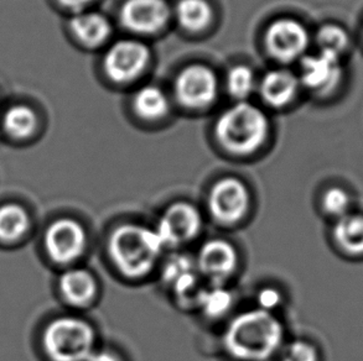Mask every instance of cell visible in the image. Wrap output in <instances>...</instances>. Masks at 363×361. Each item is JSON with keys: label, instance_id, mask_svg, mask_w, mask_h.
<instances>
[{"label": "cell", "instance_id": "cell-1", "mask_svg": "<svg viewBox=\"0 0 363 361\" xmlns=\"http://www.w3.org/2000/svg\"><path fill=\"white\" fill-rule=\"evenodd\" d=\"M222 344L236 361H269L284 345V327L275 313L245 311L227 324Z\"/></svg>", "mask_w": 363, "mask_h": 361}, {"label": "cell", "instance_id": "cell-2", "mask_svg": "<svg viewBox=\"0 0 363 361\" xmlns=\"http://www.w3.org/2000/svg\"><path fill=\"white\" fill-rule=\"evenodd\" d=\"M107 248L114 268L130 280L149 276L165 250L154 228L137 223L116 227L109 235Z\"/></svg>", "mask_w": 363, "mask_h": 361}, {"label": "cell", "instance_id": "cell-3", "mask_svg": "<svg viewBox=\"0 0 363 361\" xmlns=\"http://www.w3.org/2000/svg\"><path fill=\"white\" fill-rule=\"evenodd\" d=\"M269 119L262 109L238 102L222 113L216 122V137L223 150L236 156L258 151L269 137Z\"/></svg>", "mask_w": 363, "mask_h": 361}, {"label": "cell", "instance_id": "cell-4", "mask_svg": "<svg viewBox=\"0 0 363 361\" xmlns=\"http://www.w3.org/2000/svg\"><path fill=\"white\" fill-rule=\"evenodd\" d=\"M43 347L52 361H89L96 352V332L82 318H56L45 328Z\"/></svg>", "mask_w": 363, "mask_h": 361}, {"label": "cell", "instance_id": "cell-5", "mask_svg": "<svg viewBox=\"0 0 363 361\" xmlns=\"http://www.w3.org/2000/svg\"><path fill=\"white\" fill-rule=\"evenodd\" d=\"M252 195L245 182L236 177H225L212 185L207 197V210L215 223L235 227L250 214Z\"/></svg>", "mask_w": 363, "mask_h": 361}, {"label": "cell", "instance_id": "cell-6", "mask_svg": "<svg viewBox=\"0 0 363 361\" xmlns=\"http://www.w3.org/2000/svg\"><path fill=\"white\" fill-rule=\"evenodd\" d=\"M203 219L196 205L179 200L169 205L157 220L154 229L164 248H179L189 244L201 234Z\"/></svg>", "mask_w": 363, "mask_h": 361}, {"label": "cell", "instance_id": "cell-7", "mask_svg": "<svg viewBox=\"0 0 363 361\" xmlns=\"http://www.w3.org/2000/svg\"><path fill=\"white\" fill-rule=\"evenodd\" d=\"M150 59L152 52L144 42L139 40H121L104 55V72L116 84H130L144 74Z\"/></svg>", "mask_w": 363, "mask_h": 361}, {"label": "cell", "instance_id": "cell-8", "mask_svg": "<svg viewBox=\"0 0 363 361\" xmlns=\"http://www.w3.org/2000/svg\"><path fill=\"white\" fill-rule=\"evenodd\" d=\"M87 243L84 225L71 218L55 220L45 231V251L55 264H74L84 256Z\"/></svg>", "mask_w": 363, "mask_h": 361}, {"label": "cell", "instance_id": "cell-9", "mask_svg": "<svg viewBox=\"0 0 363 361\" xmlns=\"http://www.w3.org/2000/svg\"><path fill=\"white\" fill-rule=\"evenodd\" d=\"M200 277L210 282V286L225 287L236 275L240 265V255L236 246L225 239H210L202 244L195 259Z\"/></svg>", "mask_w": 363, "mask_h": 361}, {"label": "cell", "instance_id": "cell-10", "mask_svg": "<svg viewBox=\"0 0 363 361\" xmlns=\"http://www.w3.org/2000/svg\"><path fill=\"white\" fill-rule=\"evenodd\" d=\"M265 47L275 59L289 64L301 59L309 47L310 36L298 20L280 18L267 28Z\"/></svg>", "mask_w": 363, "mask_h": 361}, {"label": "cell", "instance_id": "cell-11", "mask_svg": "<svg viewBox=\"0 0 363 361\" xmlns=\"http://www.w3.org/2000/svg\"><path fill=\"white\" fill-rule=\"evenodd\" d=\"M175 96L184 107L203 109L218 96L216 74L203 64H191L182 69L175 79Z\"/></svg>", "mask_w": 363, "mask_h": 361}, {"label": "cell", "instance_id": "cell-12", "mask_svg": "<svg viewBox=\"0 0 363 361\" xmlns=\"http://www.w3.org/2000/svg\"><path fill=\"white\" fill-rule=\"evenodd\" d=\"M172 15L165 0H125L119 18L133 34L152 36L167 28Z\"/></svg>", "mask_w": 363, "mask_h": 361}, {"label": "cell", "instance_id": "cell-13", "mask_svg": "<svg viewBox=\"0 0 363 361\" xmlns=\"http://www.w3.org/2000/svg\"><path fill=\"white\" fill-rule=\"evenodd\" d=\"M342 77L340 57L335 55L319 52L308 56L301 62L300 84L318 93H326L339 84Z\"/></svg>", "mask_w": 363, "mask_h": 361}, {"label": "cell", "instance_id": "cell-14", "mask_svg": "<svg viewBox=\"0 0 363 361\" xmlns=\"http://www.w3.org/2000/svg\"><path fill=\"white\" fill-rule=\"evenodd\" d=\"M59 290L67 304L74 308H86L99 296V282L89 270L72 268L61 275Z\"/></svg>", "mask_w": 363, "mask_h": 361}, {"label": "cell", "instance_id": "cell-15", "mask_svg": "<svg viewBox=\"0 0 363 361\" xmlns=\"http://www.w3.org/2000/svg\"><path fill=\"white\" fill-rule=\"evenodd\" d=\"M69 29L76 41L89 49L102 46L112 35V24L108 18L91 10L72 15Z\"/></svg>", "mask_w": 363, "mask_h": 361}, {"label": "cell", "instance_id": "cell-16", "mask_svg": "<svg viewBox=\"0 0 363 361\" xmlns=\"http://www.w3.org/2000/svg\"><path fill=\"white\" fill-rule=\"evenodd\" d=\"M300 81L288 69H272L259 84L260 97L270 107L283 108L294 101L299 92Z\"/></svg>", "mask_w": 363, "mask_h": 361}, {"label": "cell", "instance_id": "cell-17", "mask_svg": "<svg viewBox=\"0 0 363 361\" xmlns=\"http://www.w3.org/2000/svg\"><path fill=\"white\" fill-rule=\"evenodd\" d=\"M335 248L350 259L363 258V214L351 212L335 222L331 231Z\"/></svg>", "mask_w": 363, "mask_h": 361}, {"label": "cell", "instance_id": "cell-18", "mask_svg": "<svg viewBox=\"0 0 363 361\" xmlns=\"http://www.w3.org/2000/svg\"><path fill=\"white\" fill-rule=\"evenodd\" d=\"M5 134L14 140H28L39 127V117L28 104H14L1 115Z\"/></svg>", "mask_w": 363, "mask_h": 361}, {"label": "cell", "instance_id": "cell-19", "mask_svg": "<svg viewBox=\"0 0 363 361\" xmlns=\"http://www.w3.org/2000/svg\"><path fill=\"white\" fill-rule=\"evenodd\" d=\"M174 16L187 33H201L211 25L213 10L207 0H179Z\"/></svg>", "mask_w": 363, "mask_h": 361}, {"label": "cell", "instance_id": "cell-20", "mask_svg": "<svg viewBox=\"0 0 363 361\" xmlns=\"http://www.w3.org/2000/svg\"><path fill=\"white\" fill-rule=\"evenodd\" d=\"M133 109L144 120H160L170 110V102L164 91L155 86H145L133 98Z\"/></svg>", "mask_w": 363, "mask_h": 361}, {"label": "cell", "instance_id": "cell-21", "mask_svg": "<svg viewBox=\"0 0 363 361\" xmlns=\"http://www.w3.org/2000/svg\"><path fill=\"white\" fill-rule=\"evenodd\" d=\"M30 228L28 212L16 203L0 207V241L15 243L21 239Z\"/></svg>", "mask_w": 363, "mask_h": 361}, {"label": "cell", "instance_id": "cell-22", "mask_svg": "<svg viewBox=\"0 0 363 361\" xmlns=\"http://www.w3.org/2000/svg\"><path fill=\"white\" fill-rule=\"evenodd\" d=\"M233 304V296L231 291L225 287H215L210 286V288H203L197 308L201 309V312L206 317L211 319L226 316Z\"/></svg>", "mask_w": 363, "mask_h": 361}, {"label": "cell", "instance_id": "cell-23", "mask_svg": "<svg viewBox=\"0 0 363 361\" xmlns=\"http://www.w3.org/2000/svg\"><path fill=\"white\" fill-rule=\"evenodd\" d=\"M226 87L232 97L236 98L240 102H245V99L250 97L257 88L253 69L245 64H237L227 74Z\"/></svg>", "mask_w": 363, "mask_h": 361}, {"label": "cell", "instance_id": "cell-24", "mask_svg": "<svg viewBox=\"0 0 363 361\" xmlns=\"http://www.w3.org/2000/svg\"><path fill=\"white\" fill-rule=\"evenodd\" d=\"M320 205H321L323 213L336 222L351 213L352 198L349 192L344 188L330 187L321 195Z\"/></svg>", "mask_w": 363, "mask_h": 361}, {"label": "cell", "instance_id": "cell-25", "mask_svg": "<svg viewBox=\"0 0 363 361\" xmlns=\"http://www.w3.org/2000/svg\"><path fill=\"white\" fill-rule=\"evenodd\" d=\"M316 42L320 52L340 57L349 46V35L337 25H325L316 34Z\"/></svg>", "mask_w": 363, "mask_h": 361}, {"label": "cell", "instance_id": "cell-26", "mask_svg": "<svg viewBox=\"0 0 363 361\" xmlns=\"http://www.w3.org/2000/svg\"><path fill=\"white\" fill-rule=\"evenodd\" d=\"M192 271H196L195 260L187 255H172L165 261V265L162 268V282L165 283L167 287H170L179 278Z\"/></svg>", "mask_w": 363, "mask_h": 361}, {"label": "cell", "instance_id": "cell-27", "mask_svg": "<svg viewBox=\"0 0 363 361\" xmlns=\"http://www.w3.org/2000/svg\"><path fill=\"white\" fill-rule=\"evenodd\" d=\"M281 361H320L318 349L306 340H294L284 347Z\"/></svg>", "mask_w": 363, "mask_h": 361}, {"label": "cell", "instance_id": "cell-28", "mask_svg": "<svg viewBox=\"0 0 363 361\" xmlns=\"http://www.w3.org/2000/svg\"><path fill=\"white\" fill-rule=\"evenodd\" d=\"M283 304V294L274 287H264L257 294V308L265 312L275 313Z\"/></svg>", "mask_w": 363, "mask_h": 361}, {"label": "cell", "instance_id": "cell-29", "mask_svg": "<svg viewBox=\"0 0 363 361\" xmlns=\"http://www.w3.org/2000/svg\"><path fill=\"white\" fill-rule=\"evenodd\" d=\"M64 9L69 10L72 14H77L84 10H89V5L96 0H56Z\"/></svg>", "mask_w": 363, "mask_h": 361}, {"label": "cell", "instance_id": "cell-30", "mask_svg": "<svg viewBox=\"0 0 363 361\" xmlns=\"http://www.w3.org/2000/svg\"><path fill=\"white\" fill-rule=\"evenodd\" d=\"M89 361H122V359L111 350H96Z\"/></svg>", "mask_w": 363, "mask_h": 361}]
</instances>
